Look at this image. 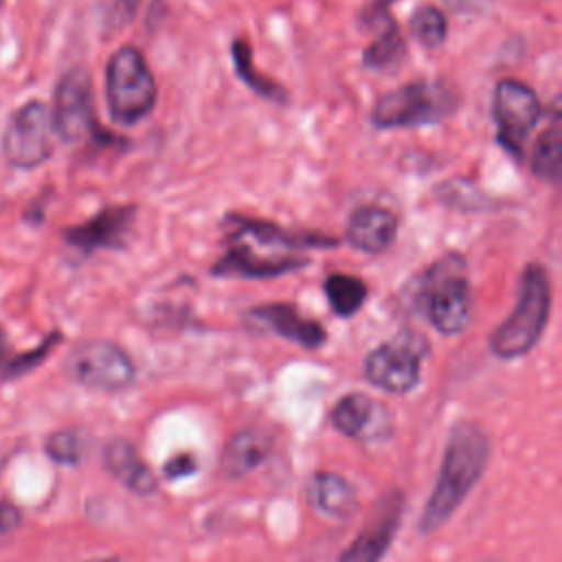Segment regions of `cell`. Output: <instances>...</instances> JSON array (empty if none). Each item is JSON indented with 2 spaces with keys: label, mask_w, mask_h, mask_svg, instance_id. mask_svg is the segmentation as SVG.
<instances>
[{
  "label": "cell",
  "mask_w": 562,
  "mask_h": 562,
  "mask_svg": "<svg viewBox=\"0 0 562 562\" xmlns=\"http://www.w3.org/2000/svg\"><path fill=\"white\" fill-rule=\"evenodd\" d=\"M272 448V435H268L263 428H244L235 432L224 452H222V470L226 476H244L252 472L270 452Z\"/></svg>",
  "instance_id": "cell-18"
},
{
  "label": "cell",
  "mask_w": 562,
  "mask_h": 562,
  "mask_svg": "<svg viewBox=\"0 0 562 562\" xmlns=\"http://www.w3.org/2000/svg\"><path fill=\"white\" fill-rule=\"evenodd\" d=\"M415 299L437 331L446 336L461 334L472 321V288L465 257L448 252L430 263L417 281Z\"/></svg>",
  "instance_id": "cell-3"
},
{
  "label": "cell",
  "mask_w": 562,
  "mask_h": 562,
  "mask_svg": "<svg viewBox=\"0 0 562 562\" xmlns=\"http://www.w3.org/2000/svg\"><path fill=\"white\" fill-rule=\"evenodd\" d=\"M310 505L325 516H347L356 505V492L351 483L336 472H316L307 485Z\"/></svg>",
  "instance_id": "cell-19"
},
{
  "label": "cell",
  "mask_w": 562,
  "mask_h": 562,
  "mask_svg": "<svg viewBox=\"0 0 562 562\" xmlns=\"http://www.w3.org/2000/svg\"><path fill=\"white\" fill-rule=\"evenodd\" d=\"M55 134L66 143H79L94 132V99L90 72L81 66L61 75L50 108Z\"/></svg>",
  "instance_id": "cell-11"
},
{
  "label": "cell",
  "mask_w": 562,
  "mask_h": 562,
  "mask_svg": "<svg viewBox=\"0 0 562 562\" xmlns=\"http://www.w3.org/2000/svg\"><path fill=\"white\" fill-rule=\"evenodd\" d=\"M395 235H397L395 213L378 204L358 206L349 215L347 231H345L349 246L364 255L384 252L395 241Z\"/></svg>",
  "instance_id": "cell-16"
},
{
  "label": "cell",
  "mask_w": 562,
  "mask_h": 562,
  "mask_svg": "<svg viewBox=\"0 0 562 562\" xmlns=\"http://www.w3.org/2000/svg\"><path fill=\"white\" fill-rule=\"evenodd\" d=\"M44 450L59 465H77L83 457V437L75 428H61L46 437Z\"/></svg>",
  "instance_id": "cell-26"
},
{
  "label": "cell",
  "mask_w": 562,
  "mask_h": 562,
  "mask_svg": "<svg viewBox=\"0 0 562 562\" xmlns=\"http://www.w3.org/2000/svg\"><path fill=\"white\" fill-rule=\"evenodd\" d=\"M138 4H140V0H110L108 18H105L108 26H116L119 29L121 24H127L134 18Z\"/></svg>",
  "instance_id": "cell-27"
},
{
  "label": "cell",
  "mask_w": 562,
  "mask_h": 562,
  "mask_svg": "<svg viewBox=\"0 0 562 562\" xmlns=\"http://www.w3.org/2000/svg\"><path fill=\"white\" fill-rule=\"evenodd\" d=\"M389 2L391 0H378L364 9V24L378 29V33L364 48L362 64L375 72H395L406 55V42L400 26L391 18Z\"/></svg>",
  "instance_id": "cell-15"
},
{
  "label": "cell",
  "mask_w": 562,
  "mask_h": 562,
  "mask_svg": "<svg viewBox=\"0 0 562 562\" xmlns=\"http://www.w3.org/2000/svg\"><path fill=\"white\" fill-rule=\"evenodd\" d=\"M231 55H233V64H235V70H237L239 79H241L252 92H257V94L263 97V99H272V101H277V103L285 101V97H288L285 90H283L277 81H272L270 77H266L263 72H259V70L255 68L252 48H250V44H248L246 40H241V37L233 40Z\"/></svg>",
  "instance_id": "cell-23"
},
{
  "label": "cell",
  "mask_w": 562,
  "mask_h": 562,
  "mask_svg": "<svg viewBox=\"0 0 562 562\" xmlns=\"http://www.w3.org/2000/svg\"><path fill=\"white\" fill-rule=\"evenodd\" d=\"M193 470H195V457L189 454V452L171 457V459L165 463V468H162V472H165V476H167L169 481L189 476V474H193Z\"/></svg>",
  "instance_id": "cell-29"
},
{
  "label": "cell",
  "mask_w": 562,
  "mask_h": 562,
  "mask_svg": "<svg viewBox=\"0 0 562 562\" xmlns=\"http://www.w3.org/2000/svg\"><path fill=\"white\" fill-rule=\"evenodd\" d=\"M53 116L42 101H29L18 108L7 125L2 149L7 160L20 169H33L50 158L53 151Z\"/></svg>",
  "instance_id": "cell-10"
},
{
  "label": "cell",
  "mask_w": 562,
  "mask_h": 562,
  "mask_svg": "<svg viewBox=\"0 0 562 562\" xmlns=\"http://www.w3.org/2000/svg\"><path fill=\"white\" fill-rule=\"evenodd\" d=\"M103 468L123 483L130 492L147 496L156 490L158 481L151 472V468L140 459L134 443L127 439L114 437L103 448Z\"/></svg>",
  "instance_id": "cell-17"
},
{
  "label": "cell",
  "mask_w": 562,
  "mask_h": 562,
  "mask_svg": "<svg viewBox=\"0 0 562 562\" xmlns=\"http://www.w3.org/2000/svg\"><path fill=\"white\" fill-rule=\"evenodd\" d=\"M86 562H125L121 558H94V560H86Z\"/></svg>",
  "instance_id": "cell-31"
},
{
  "label": "cell",
  "mask_w": 562,
  "mask_h": 562,
  "mask_svg": "<svg viewBox=\"0 0 562 562\" xmlns=\"http://www.w3.org/2000/svg\"><path fill=\"white\" fill-rule=\"evenodd\" d=\"M457 105L459 97L448 83L417 79L382 94L371 110V123L380 130L435 125L450 116Z\"/></svg>",
  "instance_id": "cell-5"
},
{
  "label": "cell",
  "mask_w": 562,
  "mask_h": 562,
  "mask_svg": "<svg viewBox=\"0 0 562 562\" xmlns=\"http://www.w3.org/2000/svg\"><path fill=\"white\" fill-rule=\"evenodd\" d=\"M246 323L252 329L270 331L281 338H288L305 349H318L327 340V331L318 321L303 316L290 303H263L255 305L246 314Z\"/></svg>",
  "instance_id": "cell-13"
},
{
  "label": "cell",
  "mask_w": 562,
  "mask_h": 562,
  "mask_svg": "<svg viewBox=\"0 0 562 562\" xmlns=\"http://www.w3.org/2000/svg\"><path fill=\"white\" fill-rule=\"evenodd\" d=\"M411 33L424 48H439L448 35V22L441 9L424 4L411 15Z\"/></svg>",
  "instance_id": "cell-24"
},
{
  "label": "cell",
  "mask_w": 562,
  "mask_h": 562,
  "mask_svg": "<svg viewBox=\"0 0 562 562\" xmlns=\"http://www.w3.org/2000/svg\"><path fill=\"white\" fill-rule=\"evenodd\" d=\"M560 160H562V127H560V112L551 114V123L538 138L533 154H531V171L536 178L558 184L560 180Z\"/></svg>",
  "instance_id": "cell-21"
},
{
  "label": "cell",
  "mask_w": 562,
  "mask_h": 562,
  "mask_svg": "<svg viewBox=\"0 0 562 562\" xmlns=\"http://www.w3.org/2000/svg\"><path fill=\"white\" fill-rule=\"evenodd\" d=\"M490 461V437L474 422H461L452 428L443 452V463L419 518V529L430 533L439 529L454 509L463 503L468 492L481 479Z\"/></svg>",
  "instance_id": "cell-2"
},
{
  "label": "cell",
  "mask_w": 562,
  "mask_h": 562,
  "mask_svg": "<svg viewBox=\"0 0 562 562\" xmlns=\"http://www.w3.org/2000/svg\"><path fill=\"white\" fill-rule=\"evenodd\" d=\"M492 114L498 145L514 160H522L529 134L542 119L538 94L518 79H501L494 86Z\"/></svg>",
  "instance_id": "cell-7"
},
{
  "label": "cell",
  "mask_w": 562,
  "mask_h": 562,
  "mask_svg": "<svg viewBox=\"0 0 562 562\" xmlns=\"http://www.w3.org/2000/svg\"><path fill=\"white\" fill-rule=\"evenodd\" d=\"M158 99L156 79L136 46H121L105 66V101L121 125L143 121Z\"/></svg>",
  "instance_id": "cell-6"
},
{
  "label": "cell",
  "mask_w": 562,
  "mask_h": 562,
  "mask_svg": "<svg viewBox=\"0 0 562 562\" xmlns=\"http://www.w3.org/2000/svg\"><path fill=\"white\" fill-rule=\"evenodd\" d=\"M325 296L331 312L347 318V316H353L364 305L369 296V288L360 277L331 272L325 279Z\"/></svg>",
  "instance_id": "cell-22"
},
{
  "label": "cell",
  "mask_w": 562,
  "mask_h": 562,
  "mask_svg": "<svg viewBox=\"0 0 562 562\" xmlns=\"http://www.w3.org/2000/svg\"><path fill=\"white\" fill-rule=\"evenodd\" d=\"M428 353L424 336L402 331L364 358V378L389 393H408L422 378V360Z\"/></svg>",
  "instance_id": "cell-9"
},
{
  "label": "cell",
  "mask_w": 562,
  "mask_h": 562,
  "mask_svg": "<svg viewBox=\"0 0 562 562\" xmlns=\"http://www.w3.org/2000/svg\"><path fill=\"white\" fill-rule=\"evenodd\" d=\"M235 228L226 235L224 255L211 266L213 277L270 279L307 266L303 250L331 248L338 239L318 233L285 231L268 220L228 215Z\"/></svg>",
  "instance_id": "cell-1"
},
{
  "label": "cell",
  "mask_w": 562,
  "mask_h": 562,
  "mask_svg": "<svg viewBox=\"0 0 562 562\" xmlns=\"http://www.w3.org/2000/svg\"><path fill=\"white\" fill-rule=\"evenodd\" d=\"M9 358H11V356H9V338H7L4 329L0 327V367H2Z\"/></svg>",
  "instance_id": "cell-30"
},
{
  "label": "cell",
  "mask_w": 562,
  "mask_h": 562,
  "mask_svg": "<svg viewBox=\"0 0 562 562\" xmlns=\"http://www.w3.org/2000/svg\"><path fill=\"white\" fill-rule=\"evenodd\" d=\"M551 310V283L540 263H527L520 274L518 301L512 314L490 336V349L503 360H514L540 340Z\"/></svg>",
  "instance_id": "cell-4"
},
{
  "label": "cell",
  "mask_w": 562,
  "mask_h": 562,
  "mask_svg": "<svg viewBox=\"0 0 562 562\" xmlns=\"http://www.w3.org/2000/svg\"><path fill=\"white\" fill-rule=\"evenodd\" d=\"M64 367L75 384L105 393L123 391L136 378L132 358L110 340H86L77 345Z\"/></svg>",
  "instance_id": "cell-8"
},
{
  "label": "cell",
  "mask_w": 562,
  "mask_h": 562,
  "mask_svg": "<svg viewBox=\"0 0 562 562\" xmlns=\"http://www.w3.org/2000/svg\"><path fill=\"white\" fill-rule=\"evenodd\" d=\"M402 509L404 496L400 492L382 496L373 516L364 522L362 531L340 553L338 562H380L395 538V531L402 520Z\"/></svg>",
  "instance_id": "cell-12"
},
{
  "label": "cell",
  "mask_w": 562,
  "mask_h": 562,
  "mask_svg": "<svg viewBox=\"0 0 562 562\" xmlns=\"http://www.w3.org/2000/svg\"><path fill=\"white\" fill-rule=\"evenodd\" d=\"M22 525V512L11 501H0V542Z\"/></svg>",
  "instance_id": "cell-28"
},
{
  "label": "cell",
  "mask_w": 562,
  "mask_h": 562,
  "mask_svg": "<svg viewBox=\"0 0 562 562\" xmlns=\"http://www.w3.org/2000/svg\"><path fill=\"white\" fill-rule=\"evenodd\" d=\"M136 217L134 204L108 206L83 224L64 231V239L83 255H92L101 248H121L123 239Z\"/></svg>",
  "instance_id": "cell-14"
},
{
  "label": "cell",
  "mask_w": 562,
  "mask_h": 562,
  "mask_svg": "<svg viewBox=\"0 0 562 562\" xmlns=\"http://www.w3.org/2000/svg\"><path fill=\"white\" fill-rule=\"evenodd\" d=\"M375 402L364 393H347L331 408V426L345 437H364L375 419Z\"/></svg>",
  "instance_id": "cell-20"
},
{
  "label": "cell",
  "mask_w": 562,
  "mask_h": 562,
  "mask_svg": "<svg viewBox=\"0 0 562 562\" xmlns=\"http://www.w3.org/2000/svg\"><path fill=\"white\" fill-rule=\"evenodd\" d=\"M59 340H61V334H59V331H53V334H48L37 347L11 356V358L0 367V378H2V380H18V378L31 373L33 369H37V367L50 356V351L57 347Z\"/></svg>",
  "instance_id": "cell-25"
}]
</instances>
